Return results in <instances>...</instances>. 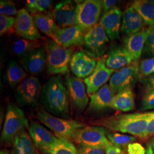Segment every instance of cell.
<instances>
[{"mask_svg":"<svg viewBox=\"0 0 154 154\" xmlns=\"http://www.w3.org/2000/svg\"><path fill=\"white\" fill-rule=\"evenodd\" d=\"M29 132L35 147L44 153L60 141V138L36 122H30Z\"/></svg>","mask_w":154,"mask_h":154,"instance_id":"cell-15","label":"cell"},{"mask_svg":"<svg viewBox=\"0 0 154 154\" xmlns=\"http://www.w3.org/2000/svg\"><path fill=\"white\" fill-rule=\"evenodd\" d=\"M14 30L17 34L22 38L34 41L42 38L33 16L24 8L18 11L16 17Z\"/></svg>","mask_w":154,"mask_h":154,"instance_id":"cell-14","label":"cell"},{"mask_svg":"<svg viewBox=\"0 0 154 154\" xmlns=\"http://www.w3.org/2000/svg\"><path fill=\"white\" fill-rule=\"evenodd\" d=\"M97 63L95 59L82 49L79 50L72 56L70 69L75 77L85 79L93 73Z\"/></svg>","mask_w":154,"mask_h":154,"instance_id":"cell-16","label":"cell"},{"mask_svg":"<svg viewBox=\"0 0 154 154\" xmlns=\"http://www.w3.org/2000/svg\"><path fill=\"white\" fill-rule=\"evenodd\" d=\"M134 61L132 56L126 48L120 45H113L110 48L106 58V65L110 69L119 70L131 63Z\"/></svg>","mask_w":154,"mask_h":154,"instance_id":"cell-20","label":"cell"},{"mask_svg":"<svg viewBox=\"0 0 154 154\" xmlns=\"http://www.w3.org/2000/svg\"><path fill=\"white\" fill-rule=\"evenodd\" d=\"M134 94L132 88H127L114 95L110 108L114 110L128 112L135 108Z\"/></svg>","mask_w":154,"mask_h":154,"instance_id":"cell-25","label":"cell"},{"mask_svg":"<svg viewBox=\"0 0 154 154\" xmlns=\"http://www.w3.org/2000/svg\"><path fill=\"white\" fill-rule=\"evenodd\" d=\"M144 55L154 57V28L150 27L149 35L143 49Z\"/></svg>","mask_w":154,"mask_h":154,"instance_id":"cell-36","label":"cell"},{"mask_svg":"<svg viewBox=\"0 0 154 154\" xmlns=\"http://www.w3.org/2000/svg\"><path fill=\"white\" fill-rule=\"evenodd\" d=\"M107 135V129L103 127H85L75 132L72 140L78 145L106 149L110 143Z\"/></svg>","mask_w":154,"mask_h":154,"instance_id":"cell-8","label":"cell"},{"mask_svg":"<svg viewBox=\"0 0 154 154\" xmlns=\"http://www.w3.org/2000/svg\"><path fill=\"white\" fill-rule=\"evenodd\" d=\"M70 102L78 111H82L88 105V97L86 87L81 79L72 75L66 74L65 80Z\"/></svg>","mask_w":154,"mask_h":154,"instance_id":"cell-11","label":"cell"},{"mask_svg":"<svg viewBox=\"0 0 154 154\" xmlns=\"http://www.w3.org/2000/svg\"><path fill=\"white\" fill-rule=\"evenodd\" d=\"M29 127L28 118L23 111L13 104H9L1 136V143L13 144L14 139Z\"/></svg>","mask_w":154,"mask_h":154,"instance_id":"cell-5","label":"cell"},{"mask_svg":"<svg viewBox=\"0 0 154 154\" xmlns=\"http://www.w3.org/2000/svg\"><path fill=\"white\" fill-rule=\"evenodd\" d=\"M47 63L45 47L40 46L30 51L21 59V64L29 74L36 75L44 71Z\"/></svg>","mask_w":154,"mask_h":154,"instance_id":"cell-17","label":"cell"},{"mask_svg":"<svg viewBox=\"0 0 154 154\" xmlns=\"http://www.w3.org/2000/svg\"><path fill=\"white\" fill-rule=\"evenodd\" d=\"M45 47L47 53L48 72L51 75L69 74L72 50L62 46L51 39L46 41Z\"/></svg>","mask_w":154,"mask_h":154,"instance_id":"cell-3","label":"cell"},{"mask_svg":"<svg viewBox=\"0 0 154 154\" xmlns=\"http://www.w3.org/2000/svg\"><path fill=\"white\" fill-rule=\"evenodd\" d=\"M39 102L50 114L70 119V100L61 75L50 77L42 86Z\"/></svg>","mask_w":154,"mask_h":154,"instance_id":"cell-1","label":"cell"},{"mask_svg":"<svg viewBox=\"0 0 154 154\" xmlns=\"http://www.w3.org/2000/svg\"></svg>","mask_w":154,"mask_h":154,"instance_id":"cell-48","label":"cell"},{"mask_svg":"<svg viewBox=\"0 0 154 154\" xmlns=\"http://www.w3.org/2000/svg\"><path fill=\"white\" fill-rule=\"evenodd\" d=\"M106 154H128L124 149L110 143L106 147Z\"/></svg>","mask_w":154,"mask_h":154,"instance_id":"cell-42","label":"cell"},{"mask_svg":"<svg viewBox=\"0 0 154 154\" xmlns=\"http://www.w3.org/2000/svg\"><path fill=\"white\" fill-rule=\"evenodd\" d=\"M154 136V115L151 121L149 122L148 126L147 128V130L145 135V138L147 139L150 137Z\"/></svg>","mask_w":154,"mask_h":154,"instance_id":"cell-43","label":"cell"},{"mask_svg":"<svg viewBox=\"0 0 154 154\" xmlns=\"http://www.w3.org/2000/svg\"><path fill=\"white\" fill-rule=\"evenodd\" d=\"M35 147L30 136L23 131L14 139L11 154H37Z\"/></svg>","mask_w":154,"mask_h":154,"instance_id":"cell-27","label":"cell"},{"mask_svg":"<svg viewBox=\"0 0 154 154\" xmlns=\"http://www.w3.org/2000/svg\"><path fill=\"white\" fill-rule=\"evenodd\" d=\"M154 109V93L144 91L142 101L141 111L151 110Z\"/></svg>","mask_w":154,"mask_h":154,"instance_id":"cell-37","label":"cell"},{"mask_svg":"<svg viewBox=\"0 0 154 154\" xmlns=\"http://www.w3.org/2000/svg\"><path fill=\"white\" fill-rule=\"evenodd\" d=\"M84 33L82 29L78 25L60 28L57 35V43L66 48L82 45Z\"/></svg>","mask_w":154,"mask_h":154,"instance_id":"cell-21","label":"cell"},{"mask_svg":"<svg viewBox=\"0 0 154 154\" xmlns=\"http://www.w3.org/2000/svg\"><path fill=\"white\" fill-rule=\"evenodd\" d=\"M77 149L78 154H106L105 149L103 147L78 145Z\"/></svg>","mask_w":154,"mask_h":154,"instance_id":"cell-38","label":"cell"},{"mask_svg":"<svg viewBox=\"0 0 154 154\" xmlns=\"http://www.w3.org/2000/svg\"><path fill=\"white\" fill-rule=\"evenodd\" d=\"M33 17L38 29L57 42V35L60 28L50 12L34 15Z\"/></svg>","mask_w":154,"mask_h":154,"instance_id":"cell-24","label":"cell"},{"mask_svg":"<svg viewBox=\"0 0 154 154\" xmlns=\"http://www.w3.org/2000/svg\"><path fill=\"white\" fill-rule=\"evenodd\" d=\"M145 91L154 93V74L142 79Z\"/></svg>","mask_w":154,"mask_h":154,"instance_id":"cell-40","label":"cell"},{"mask_svg":"<svg viewBox=\"0 0 154 154\" xmlns=\"http://www.w3.org/2000/svg\"><path fill=\"white\" fill-rule=\"evenodd\" d=\"M146 154H153V150L152 147L149 144H148L146 148Z\"/></svg>","mask_w":154,"mask_h":154,"instance_id":"cell-44","label":"cell"},{"mask_svg":"<svg viewBox=\"0 0 154 154\" xmlns=\"http://www.w3.org/2000/svg\"><path fill=\"white\" fill-rule=\"evenodd\" d=\"M139 79V64L134 61L128 66L116 72L111 77L109 85L114 94L134 86Z\"/></svg>","mask_w":154,"mask_h":154,"instance_id":"cell-10","label":"cell"},{"mask_svg":"<svg viewBox=\"0 0 154 154\" xmlns=\"http://www.w3.org/2000/svg\"><path fill=\"white\" fill-rule=\"evenodd\" d=\"M16 23V18L14 17H9L0 15V35L8 33L12 28L14 27Z\"/></svg>","mask_w":154,"mask_h":154,"instance_id":"cell-35","label":"cell"},{"mask_svg":"<svg viewBox=\"0 0 154 154\" xmlns=\"http://www.w3.org/2000/svg\"><path fill=\"white\" fill-rule=\"evenodd\" d=\"M122 16L123 14L121 9L116 6L110 11L102 14L99 23L111 41L119 38Z\"/></svg>","mask_w":154,"mask_h":154,"instance_id":"cell-18","label":"cell"},{"mask_svg":"<svg viewBox=\"0 0 154 154\" xmlns=\"http://www.w3.org/2000/svg\"><path fill=\"white\" fill-rule=\"evenodd\" d=\"M18 11L16 4L11 1L1 0L0 1V14L6 16L13 17L17 15Z\"/></svg>","mask_w":154,"mask_h":154,"instance_id":"cell-34","label":"cell"},{"mask_svg":"<svg viewBox=\"0 0 154 154\" xmlns=\"http://www.w3.org/2000/svg\"><path fill=\"white\" fill-rule=\"evenodd\" d=\"M152 27H153V28H154V26H152Z\"/></svg>","mask_w":154,"mask_h":154,"instance_id":"cell-47","label":"cell"},{"mask_svg":"<svg viewBox=\"0 0 154 154\" xmlns=\"http://www.w3.org/2000/svg\"><path fill=\"white\" fill-rule=\"evenodd\" d=\"M114 95L110 85L106 84L96 93L90 95L88 110L99 112L110 108Z\"/></svg>","mask_w":154,"mask_h":154,"instance_id":"cell-22","label":"cell"},{"mask_svg":"<svg viewBox=\"0 0 154 154\" xmlns=\"http://www.w3.org/2000/svg\"><path fill=\"white\" fill-rule=\"evenodd\" d=\"M127 152L128 154H146V149L140 143L133 142L128 145Z\"/></svg>","mask_w":154,"mask_h":154,"instance_id":"cell-39","label":"cell"},{"mask_svg":"<svg viewBox=\"0 0 154 154\" xmlns=\"http://www.w3.org/2000/svg\"><path fill=\"white\" fill-rule=\"evenodd\" d=\"M109 41L110 39L99 22L85 33L82 50L95 59L102 57L105 54Z\"/></svg>","mask_w":154,"mask_h":154,"instance_id":"cell-6","label":"cell"},{"mask_svg":"<svg viewBox=\"0 0 154 154\" xmlns=\"http://www.w3.org/2000/svg\"><path fill=\"white\" fill-rule=\"evenodd\" d=\"M150 30L149 28L126 35L123 39V46L132 56L134 61H138L143 54V49Z\"/></svg>","mask_w":154,"mask_h":154,"instance_id":"cell-19","label":"cell"},{"mask_svg":"<svg viewBox=\"0 0 154 154\" xmlns=\"http://www.w3.org/2000/svg\"><path fill=\"white\" fill-rule=\"evenodd\" d=\"M154 115V111L123 114L102 118L94 123L112 131L128 134L144 139L149 122Z\"/></svg>","mask_w":154,"mask_h":154,"instance_id":"cell-2","label":"cell"},{"mask_svg":"<svg viewBox=\"0 0 154 154\" xmlns=\"http://www.w3.org/2000/svg\"><path fill=\"white\" fill-rule=\"evenodd\" d=\"M60 139L59 143L46 151L44 154H78L77 148L70 140L63 138Z\"/></svg>","mask_w":154,"mask_h":154,"instance_id":"cell-30","label":"cell"},{"mask_svg":"<svg viewBox=\"0 0 154 154\" xmlns=\"http://www.w3.org/2000/svg\"><path fill=\"white\" fill-rule=\"evenodd\" d=\"M149 144L151 145L152 150L154 151V136L149 139Z\"/></svg>","mask_w":154,"mask_h":154,"instance_id":"cell-45","label":"cell"},{"mask_svg":"<svg viewBox=\"0 0 154 154\" xmlns=\"http://www.w3.org/2000/svg\"><path fill=\"white\" fill-rule=\"evenodd\" d=\"M41 90L38 78L33 76L26 78L17 87L15 98L17 103L21 107H37Z\"/></svg>","mask_w":154,"mask_h":154,"instance_id":"cell-7","label":"cell"},{"mask_svg":"<svg viewBox=\"0 0 154 154\" xmlns=\"http://www.w3.org/2000/svg\"><path fill=\"white\" fill-rule=\"evenodd\" d=\"M102 11L101 1L99 0H86L78 2V25L87 32L98 23Z\"/></svg>","mask_w":154,"mask_h":154,"instance_id":"cell-9","label":"cell"},{"mask_svg":"<svg viewBox=\"0 0 154 154\" xmlns=\"http://www.w3.org/2000/svg\"><path fill=\"white\" fill-rule=\"evenodd\" d=\"M107 137L112 145L122 149L128 146L130 143L135 142L137 140V138L134 136L118 132L109 133L107 135Z\"/></svg>","mask_w":154,"mask_h":154,"instance_id":"cell-31","label":"cell"},{"mask_svg":"<svg viewBox=\"0 0 154 154\" xmlns=\"http://www.w3.org/2000/svg\"><path fill=\"white\" fill-rule=\"evenodd\" d=\"M37 118L45 126L54 132L58 138L72 140L75 132L85 127V125L72 119H67L50 114L44 108L37 112Z\"/></svg>","mask_w":154,"mask_h":154,"instance_id":"cell-4","label":"cell"},{"mask_svg":"<svg viewBox=\"0 0 154 154\" xmlns=\"http://www.w3.org/2000/svg\"><path fill=\"white\" fill-rule=\"evenodd\" d=\"M131 5L143 20L145 25L152 27L154 25V4L150 1H134Z\"/></svg>","mask_w":154,"mask_h":154,"instance_id":"cell-28","label":"cell"},{"mask_svg":"<svg viewBox=\"0 0 154 154\" xmlns=\"http://www.w3.org/2000/svg\"><path fill=\"white\" fill-rule=\"evenodd\" d=\"M106 58L103 57L97 61L93 73L83 80L88 95H92L98 91L109 81L114 70L108 68L106 65Z\"/></svg>","mask_w":154,"mask_h":154,"instance_id":"cell-13","label":"cell"},{"mask_svg":"<svg viewBox=\"0 0 154 154\" xmlns=\"http://www.w3.org/2000/svg\"><path fill=\"white\" fill-rule=\"evenodd\" d=\"M144 22L131 5L128 6L123 13L121 32L126 35L137 33L143 29Z\"/></svg>","mask_w":154,"mask_h":154,"instance_id":"cell-23","label":"cell"},{"mask_svg":"<svg viewBox=\"0 0 154 154\" xmlns=\"http://www.w3.org/2000/svg\"><path fill=\"white\" fill-rule=\"evenodd\" d=\"M77 1L67 0L55 5L50 11L59 28H66L78 25Z\"/></svg>","mask_w":154,"mask_h":154,"instance_id":"cell-12","label":"cell"},{"mask_svg":"<svg viewBox=\"0 0 154 154\" xmlns=\"http://www.w3.org/2000/svg\"><path fill=\"white\" fill-rule=\"evenodd\" d=\"M39 44L37 41H33L22 38H17L11 44V52L14 55L22 59L30 51L40 47Z\"/></svg>","mask_w":154,"mask_h":154,"instance_id":"cell-29","label":"cell"},{"mask_svg":"<svg viewBox=\"0 0 154 154\" xmlns=\"http://www.w3.org/2000/svg\"><path fill=\"white\" fill-rule=\"evenodd\" d=\"M53 2L50 0H28L26 1V8L28 12L34 16L44 13L49 9Z\"/></svg>","mask_w":154,"mask_h":154,"instance_id":"cell-32","label":"cell"},{"mask_svg":"<svg viewBox=\"0 0 154 154\" xmlns=\"http://www.w3.org/2000/svg\"><path fill=\"white\" fill-rule=\"evenodd\" d=\"M28 74L22 66L14 60H11L8 64L5 74V80L11 88L18 86L27 77Z\"/></svg>","mask_w":154,"mask_h":154,"instance_id":"cell-26","label":"cell"},{"mask_svg":"<svg viewBox=\"0 0 154 154\" xmlns=\"http://www.w3.org/2000/svg\"><path fill=\"white\" fill-rule=\"evenodd\" d=\"M0 154H9V151L7 149H1Z\"/></svg>","mask_w":154,"mask_h":154,"instance_id":"cell-46","label":"cell"},{"mask_svg":"<svg viewBox=\"0 0 154 154\" xmlns=\"http://www.w3.org/2000/svg\"><path fill=\"white\" fill-rule=\"evenodd\" d=\"M154 72V57L145 59L139 66V79L151 75Z\"/></svg>","mask_w":154,"mask_h":154,"instance_id":"cell-33","label":"cell"},{"mask_svg":"<svg viewBox=\"0 0 154 154\" xmlns=\"http://www.w3.org/2000/svg\"><path fill=\"white\" fill-rule=\"evenodd\" d=\"M101 1L102 8V12L103 14L110 11L112 9L116 7V5L118 3V1L116 0H102Z\"/></svg>","mask_w":154,"mask_h":154,"instance_id":"cell-41","label":"cell"}]
</instances>
